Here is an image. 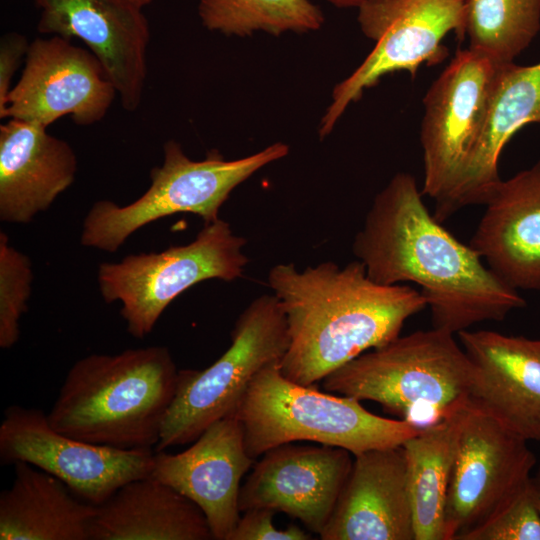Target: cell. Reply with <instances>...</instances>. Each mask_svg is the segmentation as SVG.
<instances>
[{
    "label": "cell",
    "instance_id": "cell-1",
    "mask_svg": "<svg viewBox=\"0 0 540 540\" xmlns=\"http://www.w3.org/2000/svg\"><path fill=\"white\" fill-rule=\"evenodd\" d=\"M414 177L396 173L375 196L353 252L368 276L384 285H418L432 327L452 334L484 321H503L526 306L518 290L494 274L427 210Z\"/></svg>",
    "mask_w": 540,
    "mask_h": 540
},
{
    "label": "cell",
    "instance_id": "cell-2",
    "mask_svg": "<svg viewBox=\"0 0 540 540\" xmlns=\"http://www.w3.org/2000/svg\"><path fill=\"white\" fill-rule=\"evenodd\" d=\"M268 285L286 317L289 345L279 368L301 385H315L362 353L400 335L407 319L427 307L420 290L373 281L364 264L332 261L303 270L280 263Z\"/></svg>",
    "mask_w": 540,
    "mask_h": 540
},
{
    "label": "cell",
    "instance_id": "cell-3",
    "mask_svg": "<svg viewBox=\"0 0 540 540\" xmlns=\"http://www.w3.org/2000/svg\"><path fill=\"white\" fill-rule=\"evenodd\" d=\"M178 376L172 355L163 346L88 355L69 369L47 414L49 423L93 444L156 447Z\"/></svg>",
    "mask_w": 540,
    "mask_h": 540
},
{
    "label": "cell",
    "instance_id": "cell-4",
    "mask_svg": "<svg viewBox=\"0 0 540 540\" xmlns=\"http://www.w3.org/2000/svg\"><path fill=\"white\" fill-rule=\"evenodd\" d=\"M473 365L454 334L431 328L398 336L328 374L325 391L369 400L425 428L469 400Z\"/></svg>",
    "mask_w": 540,
    "mask_h": 540
},
{
    "label": "cell",
    "instance_id": "cell-5",
    "mask_svg": "<svg viewBox=\"0 0 540 540\" xmlns=\"http://www.w3.org/2000/svg\"><path fill=\"white\" fill-rule=\"evenodd\" d=\"M279 364L257 374L235 414L246 452L255 460L273 447L296 441L340 447L356 456L401 446L422 429L373 414L354 398L293 382Z\"/></svg>",
    "mask_w": 540,
    "mask_h": 540
},
{
    "label": "cell",
    "instance_id": "cell-6",
    "mask_svg": "<svg viewBox=\"0 0 540 540\" xmlns=\"http://www.w3.org/2000/svg\"><path fill=\"white\" fill-rule=\"evenodd\" d=\"M288 153L287 144L275 142L239 159L226 160L213 149L205 159L194 161L177 141L168 140L163 146L162 164L150 172L147 191L125 206L109 200L95 202L84 218L81 244L115 252L141 227L178 213L198 215L205 224L214 222L238 185Z\"/></svg>",
    "mask_w": 540,
    "mask_h": 540
},
{
    "label": "cell",
    "instance_id": "cell-7",
    "mask_svg": "<svg viewBox=\"0 0 540 540\" xmlns=\"http://www.w3.org/2000/svg\"><path fill=\"white\" fill-rule=\"evenodd\" d=\"M231 341L209 367L179 370L176 394L156 451L191 443L214 422L235 416L257 374L281 362L289 335L285 314L274 294L257 297L242 311Z\"/></svg>",
    "mask_w": 540,
    "mask_h": 540
},
{
    "label": "cell",
    "instance_id": "cell-8",
    "mask_svg": "<svg viewBox=\"0 0 540 540\" xmlns=\"http://www.w3.org/2000/svg\"><path fill=\"white\" fill-rule=\"evenodd\" d=\"M246 242L234 234L230 223L219 218L205 224L186 245L101 263L97 273L101 296L106 303L120 301L128 332L143 338L186 289L208 279L230 282L240 278L248 264L243 252Z\"/></svg>",
    "mask_w": 540,
    "mask_h": 540
},
{
    "label": "cell",
    "instance_id": "cell-9",
    "mask_svg": "<svg viewBox=\"0 0 540 540\" xmlns=\"http://www.w3.org/2000/svg\"><path fill=\"white\" fill-rule=\"evenodd\" d=\"M466 0H364L358 23L375 46L363 62L332 92L318 133L328 136L347 107L385 75L407 71L412 77L422 64L441 62L449 32L465 38Z\"/></svg>",
    "mask_w": 540,
    "mask_h": 540
},
{
    "label": "cell",
    "instance_id": "cell-10",
    "mask_svg": "<svg viewBox=\"0 0 540 540\" xmlns=\"http://www.w3.org/2000/svg\"><path fill=\"white\" fill-rule=\"evenodd\" d=\"M527 443L468 400L448 487L444 540H471L526 487L536 464Z\"/></svg>",
    "mask_w": 540,
    "mask_h": 540
},
{
    "label": "cell",
    "instance_id": "cell-11",
    "mask_svg": "<svg viewBox=\"0 0 540 540\" xmlns=\"http://www.w3.org/2000/svg\"><path fill=\"white\" fill-rule=\"evenodd\" d=\"M500 65L470 48L458 50L423 98L421 192L435 210L456 186L482 131Z\"/></svg>",
    "mask_w": 540,
    "mask_h": 540
},
{
    "label": "cell",
    "instance_id": "cell-12",
    "mask_svg": "<svg viewBox=\"0 0 540 540\" xmlns=\"http://www.w3.org/2000/svg\"><path fill=\"white\" fill-rule=\"evenodd\" d=\"M152 448L121 449L65 435L35 408L8 407L0 425L3 464L26 462L64 482L80 499L99 506L124 484L151 475Z\"/></svg>",
    "mask_w": 540,
    "mask_h": 540
},
{
    "label": "cell",
    "instance_id": "cell-13",
    "mask_svg": "<svg viewBox=\"0 0 540 540\" xmlns=\"http://www.w3.org/2000/svg\"><path fill=\"white\" fill-rule=\"evenodd\" d=\"M116 95L90 50L59 35L37 37L29 44L21 76L0 117L47 128L70 116L75 124L89 126L106 116Z\"/></svg>",
    "mask_w": 540,
    "mask_h": 540
},
{
    "label": "cell",
    "instance_id": "cell-14",
    "mask_svg": "<svg viewBox=\"0 0 540 540\" xmlns=\"http://www.w3.org/2000/svg\"><path fill=\"white\" fill-rule=\"evenodd\" d=\"M41 34L78 38L103 66L122 107L135 111L147 76L150 27L133 0H35Z\"/></svg>",
    "mask_w": 540,
    "mask_h": 540
},
{
    "label": "cell",
    "instance_id": "cell-15",
    "mask_svg": "<svg viewBox=\"0 0 540 540\" xmlns=\"http://www.w3.org/2000/svg\"><path fill=\"white\" fill-rule=\"evenodd\" d=\"M352 454L330 445L286 443L267 450L240 487L239 509L267 508L320 535L350 474Z\"/></svg>",
    "mask_w": 540,
    "mask_h": 540
},
{
    "label": "cell",
    "instance_id": "cell-16",
    "mask_svg": "<svg viewBox=\"0 0 540 540\" xmlns=\"http://www.w3.org/2000/svg\"><path fill=\"white\" fill-rule=\"evenodd\" d=\"M255 463L236 416L207 427L186 450L156 451L151 476L171 486L205 514L214 540H229L239 518L240 482Z\"/></svg>",
    "mask_w": 540,
    "mask_h": 540
},
{
    "label": "cell",
    "instance_id": "cell-17",
    "mask_svg": "<svg viewBox=\"0 0 540 540\" xmlns=\"http://www.w3.org/2000/svg\"><path fill=\"white\" fill-rule=\"evenodd\" d=\"M457 335L474 369L469 403L540 442V339L469 329Z\"/></svg>",
    "mask_w": 540,
    "mask_h": 540
},
{
    "label": "cell",
    "instance_id": "cell-18",
    "mask_svg": "<svg viewBox=\"0 0 540 540\" xmlns=\"http://www.w3.org/2000/svg\"><path fill=\"white\" fill-rule=\"evenodd\" d=\"M322 540H415L403 446L354 456Z\"/></svg>",
    "mask_w": 540,
    "mask_h": 540
},
{
    "label": "cell",
    "instance_id": "cell-19",
    "mask_svg": "<svg viewBox=\"0 0 540 540\" xmlns=\"http://www.w3.org/2000/svg\"><path fill=\"white\" fill-rule=\"evenodd\" d=\"M485 206L469 245L510 287L540 291V160L501 180Z\"/></svg>",
    "mask_w": 540,
    "mask_h": 540
},
{
    "label": "cell",
    "instance_id": "cell-20",
    "mask_svg": "<svg viewBox=\"0 0 540 540\" xmlns=\"http://www.w3.org/2000/svg\"><path fill=\"white\" fill-rule=\"evenodd\" d=\"M540 122V62L501 64L482 131L447 201L434 211L444 221L459 209L485 205L501 182L498 162L505 145L522 127Z\"/></svg>",
    "mask_w": 540,
    "mask_h": 540
},
{
    "label": "cell",
    "instance_id": "cell-21",
    "mask_svg": "<svg viewBox=\"0 0 540 540\" xmlns=\"http://www.w3.org/2000/svg\"><path fill=\"white\" fill-rule=\"evenodd\" d=\"M77 156L47 128L17 119L0 126V220L29 223L74 182Z\"/></svg>",
    "mask_w": 540,
    "mask_h": 540
},
{
    "label": "cell",
    "instance_id": "cell-22",
    "mask_svg": "<svg viewBox=\"0 0 540 540\" xmlns=\"http://www.w3.org/2000/svg\"><path fill=\"white\" fill-rule=\"evenodd\" d=\"M203 511L149 475L121 486L97 506L90 540H211Z\"/></svg>",
    "mask_w": 540,
    "mask_h": 540
},
{
    "label": "cell",
    "instance_id": "cell-23",
    "mask_svg": "<svg viewBox=\"0 0 540 540\" xmlns=\"http://www.w3.org/2000/svg\"><path fill=\"white\" fill-rule=\"evenodd\" d=\"M13 465V483L0 494L1 540L90 539L97 506L31 464Z\"/></svg>",
    "mask_w": 540,
    "mask_h": 540
},
{
    "label": "cell",
    "instance_id": "cell-24",
    "mask_svg": "<svg viewBox=\"0 0 540 540\" xmlns=\"http://www.w3.org/2000/svg\"><path fill=\"white\" fill-rule=\"evenodd\" d=\"M466 404L402 444L415 540H444L447 493Z\"/></svg>",
    "mask_w": 540,
    "mask_h": 540
},
{
    "label": "cell",
    "instance_id": "cell-25",
    "mask_svg": "<svg viewBox=\"0 0 540 540\" xmlns=\"http://www.w3.org/2000/svg\"><path fill=\"white\" fill-rule=\"evenodd\" d=\"M198 15L207 30L237 37L308 33L325 20L310 0H200Z\"/></svg>",
    "mask_w": 540,
    "mask_h": 540
},
{
    "label": "cell",
    "instance_id": "cell-26",
    "mask_svg": "<svg viewBox=\"0 0 540 540\" xmlns=\"http://www.w3.org/2000/svg\"><path fill=\"white\" fill-rule=\"evenodd\" d=\"M540 30V0H466L470 49L497 64L514 62Z\"/></svg>",
    "mask_w": 540,
    "mask_h": 540
},
{
    "label": "cell",
    "instance_id": "cell-27",
    "mask_svg": "<svg viewBox=\"0 0 540 540\" xmlns=\"http://www.w3.org/2000/svg\"><path fill=\"white\" fill-rule=\"evenodd\" d=\"M33 273L29 257L9 244L0 233V347H12L19 339V321L27 311Z\"/></svg>",
    "mask_w": 540,
    "mask_h": 540
},
{
    "label": "cell",
    "instance_id": "cell-28",
    "mask_svg": "<svg viewBox=\"0 0 540 540\" xmlns=\"http://www.w3.org/2000/svg\"><path fill=\"white\" fill-rule=\"evenodd\" d=\"M471 540H540V509L532 478Z\"/></svg>",
    "mask_w": 540,
    "mask_h": 540
},
{
    "label": "cell",
    "instance_id": "cell-29",
    "mask_svg": "<svg viewBox=\"0 0 540 540\" xmlns=\"http://www.w3.org/2000/svg\"><path fill=\"white\" fill-rule=\"evenodd\" d=\"M229 540H309L311 534L296 524L279 529L273 523L275 511L253 508L242 512Z\"/></svg>",
    "mask_w": 540,
    "mask_h": 540
},
{
    "label": "cell",
    "instance_id": "cell-30",
    "mask_svg": "<svg viewBox=\"0 0 540 540\" xmlns=\"http://www.w3.org/2000/svg\"><path fill=\"white\" fill-rule=\"evenodd\" d=\"M29 44L26 37L16 32L2 35L0 40V114L6 107L12 78L22 60H25Z\"/></svg>",
    "mask_w": 540,
    "mask_h": 540
},
{
    "label": "cell",
    "instance_id": "cell-31",
    "mask_svg": "<svg viewBox=\"0 0 540 540\" xmlns=\"http://www.w3.org/2000/svg\"><path fill=\"white\" fill-rule=\"evenodd\" d=\"M330 4L339 8L359 7L364 0H327Z\"/></svg>",
    "mask_w": 540,
    "mask_h": 540
},
{
    "label": "cell",
    "instance_id": "cell-32",
    "mask_svg": "<svg viewBox=\"0 0 540 540\" xmlns=\"http://www.w3.org/2000/svg\"><path fill=\"white\" fill-rule=\"evenodd\" d=\"M533 485L536 491L537 500H538V506L540 509V467L538 469V473L535 477H532Z\"/></svg>",
    "mask_w": 540,
    "mask_h": 540
},
{
    "label": "cell",
    "instance_id": "cell-33",
    "mask_svg": "<svg viewBox=\"0 0 540 540\" xmlns=\"http://www.w3.org/2000/svg\"><path fill=\"white\" fill-rule=\"evenodd\" d=\"M133 1H135L140 6L144 7V6L149 5L150 3H152L154 0H133Z\"/></svg>",
    "mask_w": 540,
    "mask_h": 540
}]
</instances>
